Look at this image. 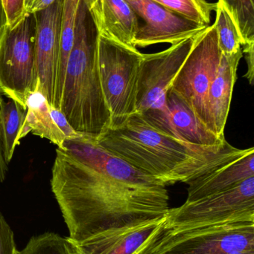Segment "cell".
<instances>
[{
  "label": "cell",
  "mask_w": 254,
  "mask_h": 254,
  "mask_svg": "<svg viewBox=\"0 0 254 254\" xmlns=\"http://www.w3.org/2000/svg\"><path fill=\"white\" fill-rule=\"evenodd\" d=\"M51 188L73 241L167 217V186L79 134L57 148Z\"/></svg>",
  "instance_id": "obj_1"
},
{
  "label": "cell",
  "mask_w": 254,
  "mask_h": 254,
  "mask_svg": "<svg viewBox=\"0 0 254 254\" xmlns=\"http://www.w3.org/2000/svg\"><path fill=\"white\" fill-rule=\"evenodd\" d=\"M96 141L165 186L187 184L249 150L237 149L228 141L214 146L187 143L154 128L137 113L122 126L106 130Z\"/></svg>",
  "instance_id": "obj_2"
},
{
  "label": "cell",
  "mask_w": 254,
  "mask_h": 254,
  "mask_svg": "<svg viewBox=\"0 0 254 254\" xmlns=\"http://www.w3.org/2000/svg\"><path fill=\"white\" fill-rule=\"evenodd\" d=\"M95 0H83L67 61L60 111L75 131L97 140L110 126L98 69L100 29Z\"/></svg>",
  "instance_id": "obj_3"
},
{
  "label": "cell",
  "mask_w": 254,
  "mask_h": 254,
  "mask_svg": "<svg viewBox=\"0 0 254 254\" xmlns=\"http://www.w3.org/2000/svg\"><path fill=\"white\" fill-rule=\"evenodd\" d=\"M143 54L100 31L98 61L101 89L110 114V128L122 126L136 113Z\"/></svg>",
  "instance_id": "obj_4"
},
{
  "label": "cell",
  "mask_w": 254,
  "mask_h": 254,
  "mask_svg": "<svg viewBox=\"0 0 254 254\" xmlns=\"http://www.w3.org/2000/svg\"><path fill=\"white\" fill-rule=\"evenodd\" d=\"M35 14L13 27L6 25L0 40V92L26 107L28 96L37 89Z\"/></svg>",
  "instance_id": "obj_5"
},
{
  "label": "cell",
  "mask_w": 254,
  "mask_h": 254,
  "mask_svg": "<svg viewBox=\"0 0 254 254\" xmlns=\"http://www.w3.org/2000/svg\"><path fill=\"white\" fill-rule=\"evenodd\" d=\"M254 222V176L234 188L169 208L166 230Z\"/></svg>",
  "instance_id": "obj_6"
},
{
  "label": "cell",
  "mask_w": 254,
  "mask_h": 254,
  "mask_svg": "<svg viewBox=\"0 0 254 254\" xmlns=\"http://www.w3.org/2000/svg\"><path fill=\"white\" fill-rule=\"evenodd\" d=\"M216 24L198 34L193 46L174 78L171 89L183 98L210 131L208 92L220 63Z\"/></svg>",
  "instance_id": "obj_7"
},
{
  "label": "cell",
  "mask_w": 254,
  "mask_h": 254,
  "mask_svg": "<svg viewBox=\"0 0 254 254\" xmlns=\"http://www.w3.org/2000/svg\"><path fill=\"white\" fill-rule=\"evenodd\" d=\"M254 250V222L166 230L152 254H228Z\"/></svg>",
  "instance_id": "obj_8"
},
{
  "label": "cell",
  "mask_w": 254,
  "mask_h": 254,
  "mask_svg": "<svg viewBox=\"0 0 254 254\" xmlns=\"http://www.w3.org/2000/svg\"><path fill=\"white\" fill-rule=\"evenodd\" d=\"M197 36L171 45L163 52L143 54L139 73L136 113L142 115L166 108L167 92L189 55Z\"/></svg>",
  "instance_id": "obj_9"
},
{
  "label": "cell",
  "mask_w": 254,
  "mask_h": 254,
  "mask_svg": "<svg viewBox=\"0 0 254 254\" xmlns=\"http://www.w3.org/2000/svg\"><path fill=\"white\" fill-rule=\"evenodd\" d=\"M145 23L139 27L134 46L145 48L158 43L174 45L198 35L207 25L194 22L154 0H126Z\"/></svg>",
  "instance_id": "obj_10"
},
{
  "label": "cell",
  "mask_w": 254,
  "mask_h": 254,
  "mask_svg": "<svg viewBox=\"0 0 254 254\" xmlns=\"http://www.w3.org/2000/svg\"><path fill=\"white\" fill-rule=\"evenodd\" d=\"M64 0H56L49 7L34 13L37 20L35 57L37 90L54 107L61 55V16Z\"/></svg>",
  "instance_id": "obj_11"
},
{
  "label": "cell",
  "mask_w": 254,
  "mask_h": 254,
  "mask_svg": "<svg viewBox=\"0 0 254 254\" xmlns=\"http://www.w3.org/2000/svg\"><path fill=\"white\" fill-rule=\"evenodd\" d=\"M166 217L110 230L81 242L70 239L74 254H152L166 231Z\"/></svg>",
  "instance_id": "obj_12"
},
{
  "label": "cell",
  "mask_w": 254,
  "mask_h": 254,
  "mask_svg": "<svg viewBox=\"0 0 254 254\" xmlns=\"http://www.w3.org/2000/svg\"><path fill=\"white\" fill-rule=\"evenodd\" d=\"M243 57V49L235 55L222 54L216 75L208 92V110L212 131L219 138L225 140V128L229 115L233 91L237 79V69Z\"/></svg>",
  "instance_id": "obj_13"
},
{
  "label": "cell",
  "mask_w": 254,
  "mask_h": 254,
  "mask_svg": "<svg viewBox=\"0 0 254 254\" xmlns=\"http://www.w3.org/2000/svg\"><path fill=\"white\" fill-rule=\"evenodd\" d=\"M254 176V148L237 159L188 182L186 202L228 190Z\"/></svg>",
  "instance_id": "obj_14"
},
{
  "label": "cell",
  "mask_w": 254,
  "mask_h": 254,
  "mask_svg": "<svg viewBox=\"0 0 254 254\" xmlns=\"http://www.w3.org/2000/svg\"><path fill=\"white\" fill-rule=\"evenodd\" d=\"M166 104L170 135L200 146H220L227 141L210 131L183 98L171 88L167 92Z\"/></svg>",
  "instance_id": "obj_15"
},
{
  "label": "cell",
  "mask_w": 254,
  "mask_h": 254,
  "mask_svg": "<svg viewBox=\"0 0 254 254\" xmlns=\"http://www.w3.org/2000/svg\"><path fill=\"white\" fill-rule=\"evenodd\" d=\"M94 8L100 31L127 46H134L140 23L126 0H95Z\"/></svg>",
  "instance_id": "obj_16"
},
{
  "label": "cell",
  "mask_w": 254,
  "mask_h": 254,
  "mask_svg": "<svg viewBox=\"0 0 254 254\" xmlns=\"http://www.w3.org/2000/svg\"><path fill=\"white\" fill-rule=\"evenodd\" d=\"M26 119L20 133V139L29 132L48 139L58 147H62L66 136L52 119L50 106L44 95L37 90L28 96L26 101Z\"/></svg>",
  "instance_id": "obj_17"
},
{
  "label": "cell",
  "mask_w": 254,
  "mask_h": 254,
  "mask_svg": "<svg viewBox=\"0 0 254 254\" xmlns=\"http://www.w3.org/2000/svg\"><path fill=\"white\" fill-rule=\"evenodd\" d=\"M27 112V107L0 92V145L7 164L13 158L15 147L19 144Z\"/></svg>",
  "instance_id": "obj_18"
},
{
  "label": "cell",
  "mask_w": 254,
  "mask_h": 254,
  "mask_svg": "<svg viewBox=\"0 0 254 254\" xmlns=\"http://www.w3.org/2000/svg\"><path fill=\"white\" fill-rule=\"evenodd\" d=\"M83 0H64L61 16V55L58 65L54 107L59 110L67 61L74 42L75 30Z\"/></svg>",
  "instance_id": "obj_19"
},
{
  "label": "cell",
  "mask_w": 254,
  "mask_h": 254,
  "mask_svg": "<svg viewBox=\"0 0 254 254\" xmlns=\"http://www.w3.org/2000/svg\"><path fill=\"white\" fill-rule=\"evenodd\" d=\"M216 33L221 53L227 56L235 55L242 50L243 40L235 22L223 4L218 1L216 10Z\"/></svg>",
  "instance_id": "obj_20"
},
{
  "label": "cell",
  "mask_w": 254,
  "mask_h": 254,
  "mask_svg": "<svg viewBox=\"0 0 254 254\" xmlns=\"http://www.w3.org/2000/svg\"><path fill=\"white\" fill-rule=\"evenodd\" d=\"M235 22L243 40V46L254 43V0H218Z\"/></svg>",
  "instance_id": "obj_21"
},
{
  "label": "cell",
  "mask_w": 254,
  "mask_h": 254,
  "mask_svg": "<svg viewBox=\"0 0 254 254\" xmlns=\"http://www.w3.org/2000/svg\"><path fill=\"white\" fill-rule=\"evenodd\" d=\"M161 5L183 15L185 17L209 26L211 13L216 10V3L207 0H154Z\"/></svg>",
  "instance_id": "obj_22"
},
{
  "label": "cell",
  "mask_w": 254,
  "mask_h": 254,
  "mask_svg": "<svg viewBox=\"0 0 254 254\" xmlns=\"http://www.w3.org/2000/svg\"><path fill=\"white\" fill-rule=\"evenodd\" d=\"M15 254H74L69 237L64 238L52 232L31 237L28 244Z\"/></svg>",
  "instance_id": "obj_23"
},
{
  "label": "cell",
  "mask_w": 254,
  "mask_h": 254,
  "mask_svg": "<svg viewBox=\"0 0 254 254\" xmlns=\"http://www.w3.org/2000/svg\"><path fill=\"white\" fill-rule=\"evenodd\" d=\"M7 26L17 25L25 16V0H1Z\"/></svg>",
  "instance_id": "obj_24"
},
{
  "label": "cell",
  "mask_w": 254,
  "mask_h": 254,
  "mask_svg": "<svg viewBox=\"0 0 254 254\" xmlns=\"http://www.w3.org/2000/svg\"><path fill=\"white\" fill-rule=\"evenodd\" d=\"M16 251L13 231L0 212V254H15Z\"/></svg>",
  "instance_id": "obj_25"
},
{
  "label": "cell",
  "mask_w": 254,
  "mask_h": 254,
  "mask_svg": "<svg viewBox=\"0 0 254 254\" xmlns=\"http://www.w3.org/2000/svg\"><path fill=\"white\" fill-rule=\"evenodd\" d=\"M50 113L54 122L56 124L58 128L61 130V131L64 133L66 138L77 137L80 134L75 131L74 128L70 125L65 116L59 110L50 106Z\"/></svg>",
  "instance_id": "obj_26"
},
{
  "label": "cell",
  "mask_w": 254,
  "mask_h": 254,
  "mask_svg": "<svg viewBox=\"0 0 254 254\" xmlns=\"http://www.w3.org/2000/svg\"><path fill=\"white\" fill-rule=\"evenodd\" d=\"M243 56L246 58L248 64V71L245 77L250 82L251 85L254 84V43L251 44L245 45L242 46Z\"/></svg>",
  "instance_id": "obj_27"
},
{
  "label": "cell",
  "mask_w": 254,
  "mask_h": 254,
  "mask_svg": "<svg viewBox=\"0 0 254 254\" xmlns=\"http://www.w3.org/2000/svg\"><path fill=\"white\" fill-rule=\"evenodd\" d=\"M56 0H25V11L26 14L35 13L49 7Z\"/></svg>",
  "instance_id": "obj_28"
},
{
  "label": "cell",
  "mask_w": 254,
  "mask_h": 254,
  "mask_svg": "<svg viewBox=\"0 0 254 254\" xmlns=\"http://www.w3.org/2000/svg\"><path fill=\"white\" fill-rule=\"evenodd\" d=\"M7 166L4 158H3L2 152H1V145H0V184L4 182L6 178L7 172Z\"/></svg>",
  "instance_id": "obj_29"
},
{
  "label": "cell",
  "mask_w": 254,
  "mask_h": 254,
  "mask_svg": "<svg viewBox=\"0 0 254 254\" xmlns=\"http://www.w3.org/2000/svg\"><path fill=\"white\" fill-rule=\"evenodd\" d=\"M6 25H7V20H6L5 13H4V8H3L2 1L0 0V40H1Z\"/></svg>",
  "instance_id": "obj_30"
},
{
  "label": "cell",
  "mask_w": 254,
  "mask_h": 254,
  "mask_svg": "<svg viewBox=\"0 0 254 254\" xmlns=\"http://www.w3.org/2000/svg\"><path fill=\"white\" fill-rule=\"evenodd\" d=\"M228 254H254V250L249 251V252H234V253H230Z\"/></svg>",
  "instance_id": "obj_31"
}]
</instances>
